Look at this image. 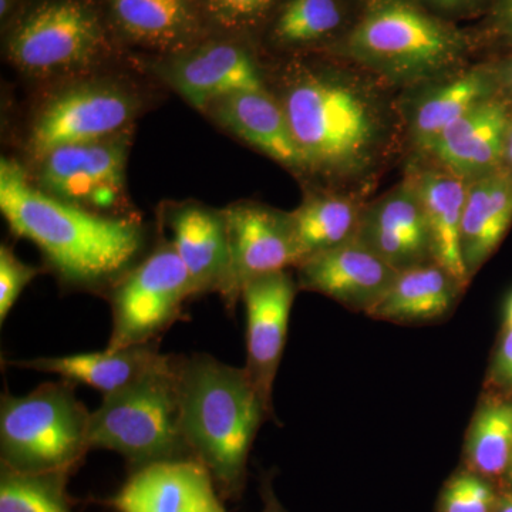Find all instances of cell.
I'll use <instances>...</instances> for the list:
<instances>
[{
  "mask_svg": "<svg viewBox=\"0 0 512 512\" xmlns=\"http://www.w3.org/2000/svg\"><path fill=\"white\" fill-rule=\"evenodd\" d=\"M0 211L12 234L35 244L62 284L74 289L113 288L146 244L140 222L59 200L9 158L0 161Z\"/></svg>",
  "mask_w": 512,
  "mask_h": 512,
  "instance_id": "6da1fadb",
  "label": "cell"
},
{
  "mask_svg": "<svg viewBox=\"0 0 512 512\" xmlns=\"http://www.w3.org/2000/svg\"><path fill=\"white\" fill-rule=\"evenodd\" d=\"M286 79L278 100L305 170L333 178L369 171L386 140V117L375 94L330 67L298 66Z\"/></svg>",
  "mask_w": 512,
  "mask_h": 512,
  "instance_id": "7a4b0ae2",
  "label": "cell"
},
{
  "mask_svg": "<svg viewBox=\"0 0 512 512\" xmlns=\"http://www.w3.org/2000/svg\"><path fill=\"white\" fill-rule=\"evenodd\" d=\"M181 424L192 456L210 471L218 493L237 500L247 483L249 451L272 413L245 367L207 353L178 356Z\"/></svg>",
  "mask_w": 512,
  "mask_h": 512,
  "instance_id": "3957f363",
  "label": "cell"
},
{
  "mask_svg": "<svg viewBox=\"0 0 512 512\" xmlns=\"http://www.w3.org/2000/svg\"><path fill=\"white\" fill-rule=\"evenodd\" d=\"M336 50L394 83H417L453 72L474 49L468 32L416 0H360Z\"/></svg>",
  "mask_w": 512,
  "mask_h": 512,
  "instance_id": "277c9868",
  "label": "cell"
},
{
  "mask_svg": "<svg viewBox=\"0 0 512 512\" xmlns=\"http://www.w3.org/2000/svg\"><path fill=\"white\" fill-rule=\"evenodd\" d=\"M89 444L90 450L116 451L131 471L194 458L181 424L178 356L164 355L136 382L104 396L90 417Z\"/></svg>",
  "mask_w": 512,
  "mask_h": 512,
  "instance_id": "5b68a950",
  "label": "cell"
},
{
  "mask_svg": "<svg viewBox=\"0 0 512 512\" xmlns=\"http://www.w3.org/2000/svg\"><path fill=\"white\" fill-rule=\"evenodd\" d=\"M90 417L67 380L40 384L26 396L3 393L0 464L23 473H74L90 451Z\"/></svg>",
  "mask_w": 512,
  "mask_h": 512,
  "instance_id": "8992f818",
  "label": "cell"
},
{
  "mask_svg": "<svg viewBox=\"0 0 512 512\" xmlns=\"http://www.w3.org/2000/svg\"><path fill=\"white\" fill-rule=\"evenodd\" d=\"M192 296L198 293L187 268L173 245L163 242L110 289L113 330L106 349L156 342L181 319Z\"/></svg>",
  "mask_w": 512,
  "mask_h": 512,
  "instance_id": "52a82bcc",
  "label": "cell"
},
{
  "mask_svg": "<svg viewBox=\"0 0 512 512\" xmlns=\"http://www.w3.org/2000/svg\"><path fill=\"white\" fill-rule=\"evenodd\" d=\"M104 36L93 10L80 0H53L25 16L8 42V56L33 77L79 74L97 63Z\"/></svg>",
  "mask_w": 512,
  "mask_h": 512,
  "instance_id": "ba28073f",
  "label": "cell"
},
{
  "mask_svg": "<svg viewBox=\"0 0 512 512\" xmlns=\"http://www.w3.org/2000/svg\"><path fill=\"white\" fill-rule=\"evenodd\" d=\"M136 94L106 80L74 83L43 104L30 128L29 153L39 161L55 148L126 133L138 113Z\"/></svg>",
  "mask_w": 512,
  "mask_h": 512,
  "instance_id": "9c48e42d",
  "label": "cell"
},
{
  "mask_svg": "<svg viewBox=\"0 0 512 512\" xmlns=\"http://www.w3.org/2000/svg\"><path fill=\"white\" fill-rule=\"evenodd\" d=\"M128 146L123 133L55 148L37 161L33 183L59 200L107 215L123 200Z\"/></svg>",
  "mask_w": 512,
  "mask_h": 512,
  "instance_id": "30bf717a",
  "label": "cell"
},
{
  "mask_svg": "<svg viewBox=\"0 0 512 512\" xmlns=\"http://www.w3.org/2000/svg\"><path fill=\"white\" fill-rule=\"evenodd\" d=\"M231 249V288L225 306L235 309L242 289L259 276L288 271L301 264L289 215L254 202L222 210Z\"/></svg>",
  "mask_w": 512,
  "mask_h": 512,
  "instance_id": "8fae6325",
  "label": "cell"
},
{
  "mask_svg": "<svg viewBox=\"0 0 512 512\" xmlns=\"http://www.w3.org/2000/svg\"><path fill=\"white\" fill-rule=\"evenodd\" d=\"M298 284L288 271L252 279L241 299L247 315V365L249 379L272 410V389L288 336L289 318Z\"/></svg>",
  "mask_w": 512,
  "mask_h": 512,
  "instance_id": "7c38bea8",
  "label": "cell"
},
{
  "mask_svg": "<svg viewBox=\"0 0 512 512\" xmlns=\"http://www.w3.org/2000/svg\"><path fill=\"white\" fill-rule=\"evenodd\" d=\"M298 272L299 288L366 313L399 274L357 235L303 259Z\"/></svg>",
  "mask_w": 512,
  "mask_h": 512,
  "instance_id": "4fadbf2b",
  "label": "cell"
},
{
  "mask_svg": "<svg viewBox=\"0 0 512 512\" xmlns=\"http://www.w3.org/2000/svg\"><path fill=\"white\" fill-rule=\"evenodd\" d=\"M221 498L207 467L184 458L131 471L107 505L117 512H227Z\"/></svg>",
  "mask_w": 512,
  "mask_h": 512,
  "instance_id": "5bb4252c",
  "label": "cell"
},
{
  "mask_svg": "<svg viewBox=\"0 0 512 512\" xmlns=\"http://www.w3.org/2000/svg\"><path fill=\"white\" fill-rule=\"evenodd\" d=\"M511 116L512 100L497 94L447 127L424 153L467 181L493 173L503 167Z\"/></svg>",
  "mask_w": 512,
  "mask_h": 512,
  "instance_id": "9a60e30c",
  "label": "cell"
},
{
  "mask_svg": "<svg viewBox=\"0 0 512 512\" xmlns=\"http://www.w3.org/2000/svg\"><path fill=\"white\" fill-rule=\"evenodd\" d=\"M357 237L397 271L434 262L429 227L412 180L362 212Z\"/></svg>",
  "mask_w": 512,
  "mask_h": 512,
  "instance_id": "2e32d148",
  "label": "cell"
},
{
  "mask_svg": "<svg viewBox=\"0 0 512 512\" xmlns=\"http://www.w3.org/2000/svg\"><path fill=\"white\" fill-rule=\"evenodd\" d=\"M165 77L187 103L204 113L212 103L231 94L266 90L258 63L235 43L188 50L171 64Z\"/></svg>",
  "mask_w": 512,
  "mask_h": 512,
  "instance_id": "e0dca14e",
  "label": "cell"
},
{
  "mask_svg": "<svg viewBox=\"0 0 512 512\" xmlns=\"http://www.w3.org/2000/svg\"><path fill=\"white\" fill-rule=\"evenodd\" d=\"M170 244L181 259L198 295L218 292L227 302L231 288V249L224 212L183 204L167 214Z\"/></svg>",
  "mask_w": 512,
  "mask_h": 512,
  "instance_id": "ac0fdd59",
  "label": "cell"
},
{
  "mask_svg": "<svg viewBox=\"0 0 512 512\" xmlns=\"http://www.w3.org/2000/svg\"><path fill=\"white\" fill-rule=\"evenodd\" d=\"M205 113L248 146L291 170L306 171L278 97L266 90L231 94Z\"/></svg>",
  "mask_w": 512,
  "mask_h": 512,
  "instance_id": "d6986e66",
  "label": "cell"
},
{
  "mask_svg": "<svg viewBox=\"0 0 512 512\" xmlns=\"http://www.w3.org/2000/svg\"><path fill=\"white\" fill-rule=\"evenodd\" d=\"M431 239L433 259L461 286L470 276L461 255V222L468 181L444 168H430L412 178Z\"/></svg>",
  "mask_w": 512,
  "mask_h": 512,
  "instance_id": "ffe728a7",
  "label": "cell"
},
{
  "mask_svg": "<svg viewBox=\"0 0 512 512\" xmlns=\"http://www.w3.org/2000/svg\"><path fill=\"white\" fill-rule=\"evenodd\" d=\"M511 224L512 174L501 167L468 181L461 255L470 278L497 249Z\"/></svg>",
  "mask_w": 512,
  "mask_h": 512,
  "instance_id": "44dd1931",
  "label": "cell"
},
{
  "mask_svg": "<svg viewBox=\"0 0 512 512\" xmlns=\"http://www.w3.org/2000/svg\"><path fill=\"white\" fill-rule=\"evenodd\" d=\"M164 355L157 345L104 352L80 353V355L36 357V359L12 362L13 366L26 367L37 372L53 373L73 384H86L99 390L104 396L136 382L156 367Z\"/></svg>",
  "mask_w": 512,
  "mask_h": 512,
  "instance_id": "7402d4cb",
  "label": "cell"
},
{
  "mask_svg": "<svg viewBox=\"0 0 512 512\" xmlns=\"http://www.w3.org/2000/svg\"><path fill=\"white\" fill-rule=\"evenodd\" d=\"M501 94L493 63L454 74L424 94L414 107L410 130L416 147L424 151L468 111Z\"/></svg>",
  "mask_w": 512,
  "mask_h": 512,
  "instance_id": "603a6c76",
  "label": "cell"
},
{
  "mask_svg": "<svg viewBox=\"0 0 512 512\" xmlns=\"http://www.w3.org/2000/svg\"><path fill=\"white\" fill-rule=\"evenodd\" d=\"M117 28L138 45L183 50L200 33L194 0H109Z\"/></svg>",
  "mask_w": 512,
  "mask_h": 512,
  "instance_id": "cb8c5ba5",
  "label": "cell"
},
{
  "mask_svg": "<svg viewBox=\"0 0 512 512\" xmlns=\"http://www.w3.org/2000/svg\"><path fill=\"white\" fill-rule=\"evenodd\" d=\"M461 289L460 282L436 262L413 266L397 274L367 315L392 322L440 318L450 311Z\"/></svg>",
  "mask_w": 512,
  "mask_h": 512,
  "instance_id": "d4e9b609",
  "label": "cell"
},
{
  "mask_svg": "<svg viewBox=\"0 0 512 512\" xmlns=\"http://www.w3.org/2000/svg\"><path fill=\"white\" fill-rule=\"evenodd\" d=\"M288 215L302 261L355 237L362 220L355 201L333 194L313 195Z\"/></svg>",
  "mask_w": 512,
  "mask_h": 512,
  "instance_id": "484cf974",
  "label": "cell"
},
{
  "mask_svg": "<svg viewBox=\"0 0 512 512\" xmlns=\"http://www.w3.org/2000/svg\"><path fill=\"white\" fill-rule=\"evenodd\" d=\"M352 0H286L276 15L272 37L279 46L296 49L320 45L338 37L352 26Z\"/></svg>",
  "mask_w": 512,
  "mask_h": 512,
  "instance_id": "4316f807",
  "label": "cell"
},
{
  "mask_svg": "<svg viewBox=\"0 0 512 512\" xmlns=\"http://www.w3.org/2000/svg\"><path fill=\"white\" fill-rule=\"evenodd\" d=\"M73 473H23L0 464V512H74L67 494Z\"/></svg>",
  "mask_w": 512,
  "mask_h": 512,
  "instance_id": "83f0119b",
  "label": "cell"
},
{
  "mask_svg": "<svg viewBox=\"0 0 512 512\" xmlns=\"http://www.w3.org/2000/svg\"><path fill=\"white\" fill-rule=\"evenodd\" d=\"M471 467L483 476H500L512 458V403H488L471 424L467 440Z\"/></svg>",
  "mask_w": 512,
  "mask_h": 512,
  "instance_id": "f1b7e54d",
  "label": "cell"
},
{
  "mask_svg": "<svg viewBox=\"0 0 512 512\" xmlns=\"http://www.w3.org/2000/svg\"><path fill=\"white\" fill-rule=\"evenodd\" d=\"M493 505L490 485L468 471L451 478L441 495V512H491Z\"/></svg>",
  "mask_w": 512,
  "mask_h": 512,
  "instance_id": "f546056e",
  "label": "cell"
},
{
  "mask_svg": "<svg viewBox=\"0 0 512 512\" xmlns=\"http://www.w3.org/2000/svg\"><path fill=\"white\" fill-rule=\"evenodd\" d=\"M474 49H490L512 55V0H491L480 25L468 33Z\"/></svg>",
  "mask_w": 512,
  "mask_h": 512,
  "instance_id": "4dcf8cb0",
  "label": "cell"
},
{
  "mask_svg": "<svg viewBox=\"0 0 512 512\" xmlns=\"http://www.w3.org/2000/svg\"><path fill=\"white\" fill-rule=\"evenodd\" d=\"M39 275L35 266L20 261L15 252L2 245L0 247V323H5L15 303L26 286Z\"/></svg>",
  "mask_w": 512,
  "mask_h": 512,
  "instance_id": "1f68e13d",
  "label": "cell"
},
{
  "mask_svg": "<svg viewBox=\"0 0 512 512\" xmlns=\"http://www.w3.org/2000/svg\"><path fill=\"white\" fill-rule=\"evenodd\" d=\"M278 0H207L208 10L225 28L254 26L271 12Z\"/></svg>",
  "mask_w": 512,
  "mask_h": 512,
  "instance_id": "d6a6232c",
  "label": "cell"
},
{
  "mask_svg": "<svg viewBox=\"0 0 512 512\" xmlns=\"http://www.w3.org/2000/svg\"><path fill=\"white\" fill-rule=\"evenodd\" d=\"M423 8L454 23L457 19L483 16L491 0H416Z\"/></svg>",
  "mask_w": 512,
  "mask_h": 512,
  "instance_id": "836d02e7",
  "label": "cell"
},
{
  "mask_svg": "<svg viewBox=\"0 0 512 512\" xmlns=\"http://www.w3.org/2000/svg\"><path fill=\"white\" fill-rule=\"evenodd\" d=\"M497 376L501 382L512 387V329H507L497 357Z\"/></svg>",
  "mask_w": 512,
  "mask_h": 512,
  "instance_id": "e575fe53",
  "label": "cell"
},
{
  "mask_svg": "<svg viewBox=\"0 0 512 512\" xmlns=\"http://www.w3.org/2000/svg\"><path fill=\"white\" fill-rule=\"evenodd\" d=\"M493 66L501 94L512 100V55L501 57Z\"/></svg>",
  "mask_w": 512,
  "mask_h": 512,
  "instance_id": "d590c367",
  "label": "cell"
},
{
  "mask_svg": "<svg viewBox=\"0 0 512 512\" xmlns=\"http://www.w3.org/2000/svg\"><path fill=\"white\" fill-rule=\"evenodd\" d=\"M262 501H264V511L262 512H286L284 505L276 497L271 480L268 478L262 484Z\"/></svg>",
  "mask_w": 512,
  "mask_h": 512,
  "instance_id": "8d00e7d4",
  "label": "cell"
},
{
  "mask_svg": "<svg viewBox=\"0 0 512 512\" xmlns=\"http://www.w3.org/2000/svg\"><path fill=\"white\" fill-rule=\"evenodd\" d=\"M503 168L512 174V116L508 126L507 138H505Z\"/></svg>",
  "mask_w": 512,
  "mask_h": 512,
  "instance_id": "74e56055",
  "label": "cell"
},
{
  "mask_svg": "<svg viewBox=\"0 0 512 512\" xmlns=\"http://www.w3.org/2000/svg\"><path fill=\"white\" fill-rule=\"evenodd\" d=\"M12 3L13 0H0V15H2V18L9 15L10 10H12Z\"/></svg>",
  "mask_w": 512,
  "mask_h": 512,
  "instance_id": "f35d334b",
  "label": "cell"
},
{
  "mask_svg": "<svg viewBox=\"0 0 512 512\" xmlns=\"http://www.w3.org/2000/svg\"><path fill=\"white\" fill-rule=\"evenodd\" d=\"M498 512H512V495H508L500 505V511Z\"/></svg>",
  "mask_w": 512,
  "mask_h": 512,
  "instance_id": "ab89813d",
  "label": "cell"
},
{
  "mask_svg": "<svg viewBox=\"0 0 512 512\" xmlns=\"http://www.w3.org/2000/svg\"><path fill=\"white\" fill-rule=\"evenodd\" d=\"M507 329H512V296L507 308Z\"/></svg>",
  "mask_w": 512,
  "mask_h": 512,
  "instance_id": "60d3db41",
  "label": "cell"
},
{
  "mask_svg": "<svg viewBox=\"0 0 512 512\" xmlns=\"http://www.w3.org/2000/svg\"><path fill=\"white\" fill-rule=\"evenodd\" d=\"M508 473H510V480H511V483H512V458H511L510 466H508Z\"/></svg>",
  "mask_w": 512,
  "mask_h": 512,
  "instance_id": "b9f144b4",
  "label": "cell"
}]
</instances>
